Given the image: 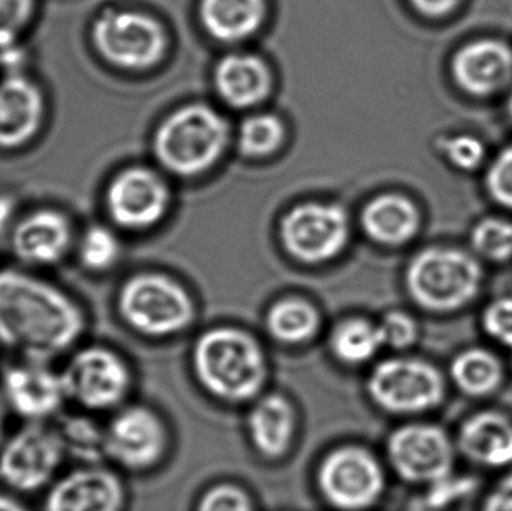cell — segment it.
Segmentation results:
<instances>
[{
	"label": "cell",
	"instance_id": "20",
	"mask_svg": "<svg viewBox=\"0 0 512 511\" xmlns=\"http://www.w3.org/2000/svg\"><path fill=\"white\" fill-rule=\"evenodd\" d=\"M456 449L472 464L499 468L512 464V420L499 411L472 414L460 426Z\"/></svg>",
	"mask_w": 512,
	"mask_h": 511
},
{
	"label": "cell",
	"instance_id": "21",
	"mask_svg": "<svg viewBox=\"0 0 512 511\" xmlns=\"http://www.w3.org/2000/svg\"><path fill=\"white\" fill-rule=\"evenodd\" d=\"M295 432L297 413L288 398L271 393L255 402L248 416V434L262 458H283L294 444Z\"/></svg>",
	"mask_w": 512,
	"mask_h": 511
},
{
	"label": "cell",
	"instance_id": "5",
	"mask_svg": "<svg viewBox=\"0 0 512 511\" xmlns=\"http://www.w3.org/2000/svg\"><path fill=\"white\" fill-rule=\"evenodd\" d=\"M60 374L68 404L86 413L119 410L131 392V368L122 354L105 345L75 348Z\"/></svg>",
	"mask_w": 512,
	"mask_h": 511
},
{
	"label": "cell",
	"instance_id": "23",
	"mask_svg": "<svg viewBox=\"0 0 512 511\" xmlns=\"http://www.w3.org/2000/svg\"><path fill=\"white\" fill-rule=\"evenodd\" d=\"M270 72L258 57L234 54L225 57L216 68L219 95L233 105L245 108L258 104L270 92Z\"/></svg>",
	"mask_w": 512,
	"mask_h": 511
},
{
	"label": "cell",
	"instance_id": "35",
	"mask_svg": "<svg viewBox=\"0 0 512 511\" xmlns=\"http://www.w3.org/2000/svg\"><path fill=\"white\" fill-rule=\"evenodd\" d=\"M197 511H256L254 500L242 486L221 483L204 492Z\"/></svg>",
	"mask_w": 512,
	"mask_h": 511
},
{
	"label": "cell",
	"instance_id": "18",
	"mask_svg": "<svg viewBox=\"0 0 512 511\" xmlns=\"http://www.w3.org/2000/svg\"><path fill=\"white\" fill-rule=\"evenodd\" d=\"M8 236L15 258L35 267L60 263L74 242L68 216L50 207L33 210L15 221Z\"/></svg>",
	"mask_w": 512,
	"mask_h": 511
},
{
	"label": "cell",
	"instance_id": "40",
	"mask_svg": "<svg viewBox=\"0 0 512 511\" xmlns=\"http://www.w3.org/2000/svg\"><path fill=\"white\" fill-rule=\"evenodd\" d=\"M15 204L12 198L0 197V236L6 231L14 215Z\"/></svg>",
	"mask_w": 512,
	"mask_h": 511
},
{
	"label": "cell",
	"instance_id": "26",
	"mask_svg": "<svg viewBox=\"0 0 512 511\" xmlns=\"http://www.w3.org/2000/svg\"><path fill=\"white\" fill-rule=\"evenodd\" d=\"M65 447L66 456L80 465L102 464L105 459V431L90 413L60 414L53 423Z\"/></svg>",
	"mask_w": 512,
	"mask_h": 511
},
{
	"label": "cell",
	"instance_id": "30",
	"mask_svg": "<svg viewBox=\"0 0 512 511\" xmlns=\"http://www.w3.org/2000/svg\"><path fill=\"white\" fill-rule=\"evenodd\" d=\"M80 263L90 272H104L119 260L120 243L104 225L87 228L77 246Z\"/></svg>",
	"mask_w": 512,
	"mask_h": 511
},
{
	"label": "cell",
	"instance_id": "27",
	"mask_svg": "<svg viewBox=\"0 0 512 511\" xmlns=\"http://www.w3.org/2000/svg\"><path fill=\"white\" fill-rule=\"evenodd\" d=\"M265 324L271 338L280 344L303 345L315 338L321 318L310 303L285 299L271 306Z\"/></svg>",
	"mask_w": 512,
	"mask_h": 511
},
{
	"label": "cell",
	"instance_id": "31",
	"mask_svg": "<svg viewBox=\"0 0 512 511\" xmlns=\"http://www.w3.org/2000/svg\"><path fill=\"white\" fill-rule=\"evenodd\" d=\"M439 152L460 173L472 174L487 165V146L474 134H453L439 140Z\"/></svg>",
	"mask_w": 512,
	"mask_h": 511
},
{
	"label": "cell",
	"instance_id": "34",
	"mask_svg": "<svg viewBox=\"0 0 512 511\" xmlns=\"http://www.w3.org/2000/svg\"><path fill=\"white\" fill-rule=\"evenodd\" d=\"M35 0H0V53L17 51L24 30L32 21Z\"/></svg>",
	"mask_w": 512,
	"mask_h": 511
},
{
	"label": "cell",
	"instance_id": "32",
	"mask_svg": "<svg viewBox=\"0 0 512 511\" xmlns=\"http://www.w3.org/2000/svg\"><path fill=\"white\" fill-rule=\"evenodd\" d=\"M283 140V125L277 117L261 114L243 122L239 144L249 156H265L274 152Z\"/></svg>",
	"mask_w": 512,
	"mask_h": 511
},
{
	"label": "cell",
	"instance_id": "3",
	"mask_svg": "<svg viewBox=\"0 0 512 511\" xmlns=\"http://www.w3.org/2000/svg\"><path fill=\"white\" fill-rule=\"evenodd\" d=\"M484 279L483 261L471 249L438 245L415 255L406 272V288L421 309L451 314L480 296Z\"/></svg>",
	"mask_w": 512,
	"mask_h": 511
},
{
	"label": "cell",
	"instance_id": "17",
	"mask_svg": "<svg viewBox=\"0 0 512 511\" xmlns=\"http://www.w3.org/2000/svg\"><path fill=\"white\" fill-rule=\"evenodd\" d=\"M108 213L120 227L140 230L156 224L168 204L165 183L146 168H129L114 177L107 189Z\"/></svg>",
	"mask_w": 512,
	"mask_h": 511
},
{
	"label": "cell",
	"instance_id": "19",
	"mask_svg": "<svg viewBox=\"0 0 512 511\" xmlns=\"http://www.w3.org/2000/svg\"><path fill=\"white\" fill-rule=\"evenodd\" d=\"M44 117V93L32 78L15 69L0 80V149L26 146L41 131Z\"/></svg>",
	"mask_w": 512,
	"mask_h": 511
},
{
	"label": "cell",
	"instance_id": "7",
	"mask_svg": "<svg viewBox=\"0 0 512 511\" xmlns=\"http://www.w3.org/2000/svg\"><path fill=\"white\" fill-rule=\"evenodd\" d=\"M445 392L442 372L415 357L382 360L367 378L370 399L394 416H418L435 410L444 401Z\"/></svg>",
	"mask_w": 512,
	"mask_h": 511
},
{
	"label": "cell",
	"instance_id": "39",
	"mask_svg": "<svg viewBox=\"0 0 512 511\" xmlns=\"http://www.w3.org/2000/svg\"><path fill=\"white\" fill-rule=\"evenodd\" d=\"M483 511H512V473L490 492Z\"/></svg>",
	"mask_w": 512,
	"mask_h": 511
},
{
	"label": "cell",
	"instance_id": "37",
	"mask_svg": "<svg viewBox=\"0 0 512 511\" xmlns=\"http://www.w3.org/2000/svg\"><path fill=\"white\" fill-rule=\"evenodd\" d=\"M484 332L505 347L512 348V296L492 300L481 317Z\"/></svg>",
	"mask_w": 512,
	"mask_h": 511
},
{
	"label": "cell",
	"instance_id": "28",
	"mask_svg": "<svg viewBox=\"0 0 512 511\" xmlns=\"http://www.w3.org/2000/svg\"><path fill=\"white\" fill-rule=\"evenodd\" d=\"M384 348L378 324L364 318H351L334 329L330 350L340 363L361 366L375 359Z\"/></svg>",
	"mask_w": 512,
	"mask_h": 511
},
{
	"label": "cell",
	"instance_id": "22",
	"mask_svg": "<svg viewBox=\"0 0 512 511\" xmlns=\"http://www.w3.org/2000/svg\"><path fill=\"white\" fill-rule=\"evenodd\" d=\"M421 215L414 201L403 195H382L367 204L363 227L376 242L400 246L411 242L420 230Z\"/></svg>",
	"mask_w": 512,
	"mask_h": 511
},
{
	"label": "cell",
	"instance_id": "41",
	"mask_svg": "<svg viewBox=\"0 0 512 511\" xmlns=\"http://www.w3.org/2000/svg\"><path fill=\"white\" fill-rule=\"evenodd\" d=\"M0 511H30L14 495L2 494L0 492Z\"/></svg>",
	"mask_w": 512,
	"mask_h": 511
},
{
	"label": "cell",
	"instance_id": "2",
	"mask_svg": "<svg viewBox=\"0 0 512 511\" xmlns=\"http://www.w3.org/2000/svg\"><path fill=\"white\" fill-rule=\"evenodd\" d=\"M192 365L201 386L227 404H245L261 395L268 362L254 336L233 327L207 330L195 342Z\"/></svg>",
	"mask_w": 512,
	"mask_h": 511
},
{
	"label": "cell",
	"instance_id": "15",
	"mask_svg": "<svg viewBox=\"0 0 512 511\" xmlns=\"http://www.w3.org/2000/svg\"><path fill=\"white\" fill-rule=\"evenodd\" d=\"M348 236L346 213L333 204H303L292 209L282 222L285 248L306 263H321L336 257Z\"/></svg>",
	"mask_w": 512,
	"mask_h": 511
},
{
	"label": "cell",
	"instance_id": "6",
	"mask_svg": "<svg viewBox=\"0 0 512 511\" xmlns=\"http://www.w3.org/2000/svg\"><path fill=\"white\" fill-rule=\"evenodd\" d=\"M65 458L53 422L24 423L0 447V483L15 494L47 491Z\"/></svg>",
	"mask_w": 512,
	"mask_h": 511
},
{
	"label": "cell",
	"instance_id": "14",
	"mask_svg": "<svg viewBox=\"0 0 512 511\" xmlns=\"http://www.w3.org/2000/svg\"><path fill=\"white\" fill-rule=\"evenodd\" d=\"M450 77L463 95L478 101L510 92L512 45L499 38L465 42L451 56Z\"/></svg>",
	"mask_w": 512,
	"mask_h": 511
},
{
	"label": "cell",
	"instance_id": "1",
	"mask_svg": "<svg viewBox=\"0 0 512 511\" xmlns=\"http://www.w3.org/2000/svg\"><path fill=\"white\" fill-rule=\"evenodd\" d=\"M87 317L74 297L32 273L0 270V347L53 363L83 339Z\"/></svg>",
	"mask_w": 512,
	"mask_h": 511
},
{
	"label": "cell",
	"instance_id": "36",
	"mask_svg": "<svg viewBox=\"0 0 512 511\" xmlns=\"http://www.w3.org/2000/svg\"><path fill=\"white\" fill-rule=\"evenodd\" d=\"M378 326L384 347H390L394 351H405L411 348L417 342L418 333H420L417 321L402 311L388 312Z\"/></svg>",
	"mask_w": 512,
	"mask_h": 511
},
{
	"label": "cell",
	"instance_id": "4",
	"mask_svg": "<svg viewBox=\"0 0 512 511\" xmlns=\"http://www.w3.org/2000/svg\"><path fill=\"white\" fill-rule=\"evenodd\" d=\"M227 122L206 105H189L165 120L155 137L161 164L182 176H194L212 167L224 153Z\"/></svg>",
	"mask_w": 512,
	"mask_h": 511
},
{
	"label": "cell",
	"instance_id": "8",
	"mask_svg": "<svg viewBox=\"0 0 512 511\" xmlns=\"http://www.w3.org/2000/svg\"><path fill=\"white\" fill-rule=\"evenodd\" d=\"M117 306L132 330L152 338L176 335L194 320L191 297L161 275L146 273L129 279L120 290Z\"/></svg>",
	"mask_w": 512,
	"mask_h": 511
},
{
	"label": "cell",
	"instance_id": "24",
	"mask_svg": "<svg viewBox=\"0 0 512 511\" xmlns=\"http://www.w3.org/2000/svg\"><path fill=\"white\" fill-rule=\"evenodd\" d=\"M201 20L210 35L221 41L248 38L261 26L264 0H201Z\"/></svg>",
	"mask_w": 512,
	"mask_h": 511
},
{
	"label": "cell",
	"instance_id": "38",
	"mask_svg": "<svg viewBox=\"0 0 512 511\" xmlns=\"http://www.w3.org/2000/svg\"><path fill=\"white\" fill-rule=\"evenodd\" d=\"M415 11L430 20H444L456 14L463 0H409Z\"/></svg>",
	"mask_w": 512,
	"mask_h": 511
},
{
	"label": "cell",
	"instance_id": "43",
	"mask_svg": "<svg viewBox=\"0 0 512 511\" xmlns=\"http://www.w3.org/2000/svg\"><path fill=\"white\" fill-rule=\"evenodd\" d=\"M505 108H507V114L512 120V87L510 92L507 93V102H505Z\"/></svg>",
	"mask_w": 512,
	"mask_h": 511
},
{
	"label": "cell",
	"instance_id": "11",
	"mask_svg": "<svg viewBox=\"0 0 512 511\" xmlns=\"http://www.w3.org/2000/svg\"><path fill=\"white\" fill-rule=\"evenodd\" d=\"M454 446L447 432L432 423L400 426L387 440V456L394 473L412 485L433 486L450 477Z\"/></svg>",
	"mask_w": 512,
	"mask_h": 511
},
{
	"label": "cell",
	"instance_id": "42",
	"mask_svg": "<svg viewBox=\"0 0 512 511\" xmlns=\"http://www.w3.org/2000/svg\"><path fill=\"white\" fill-rule=\"evenodd\" d=\"M9 411L6 408L5 402H3L2 396H0V447L5 443L6 437V422H8Z\"/></svg>",
	"mask_w": 512,
	"mask_h": 511
},
{
	"label": "cell",
	"instance_id": "12",
	"mask_svg": "<svg viewBox=\"0 0 512 511\" xmlns=\"http://www.w3.org/2000/svg\"><path fill=\"white\" fill-rule=\"evenodd\" d=\"M0 396L24 423H50L68 404L60 369L53 363L20 359L0 374Z\"/></svg>",
	"mask_w": 512,
	"mask_h": 511
},
{
	"label": "cell",
	"instance_id": "29",
	"mask_svg": "<svg viewBox=\"0 0 512 511\" xmlns=\"http://www.w3.org/2000/svg\"><path fill=\"white\" fill-rule=\"evenodd\" d=\"M471 251L490 264L512 261V219L489 215L478 219L469 233Z\"/></svg>",
	"mask_w": 512,
	"mask_h": 511
},
{
	"label": "cell",
	"instance_id": "9",
	"mask_svg": "<svg viewBox=\"0 0 512 511\" xmlns=\"http://www.w3.org/2000/svg\"><path fill=\"white\" fill-rule=\"evenodd\" d=\"M316 483L324 500L334 509H372L385 491V473L369 450L343 446L331 450L319 464Z\"/></svg>",
	"mask_w": 512,
	"mask_h": 511
},
{
	"label": "cell",
	"instance_id": "44",
	"mask_svg": "<svg viewBox=\"0 0 512 511\" xmlns=\"http://www.w3.org/2000/svg\"><path fill=\"white\" fill-rule=\"evenodd\" d=\"M0 60H2V63H5V57H3L2 54H0Z\"/></svg>",
	"mask_w": 512,
	"mask_h": 511
},
{
	"label": "cell",
	"instance_id": "13",
	"mask_svg": "<svg viewBox=\"0 0 512 511\" xmlns=\"http://www.w3.org/2000/svg\"><path fill=\"white\" fill-rule=\"evenodd\" d=\"M104 431L105 459L125 470H149L167 452V428L155 411L143 405L119 408Z\"/></svg>",
	"mask_w": 512,
	"mask_h": 511
},
{
	"label": "cell",
	"instance_id": "10",
	"mask_svg": "<svg viewBox=\"0 0 512 511\" xmlns=\"http://www.w3.org/2000/svg\"><path fill=\"white\" fill-rule=\"evenodd\" d=\"M93 47L99 56L123 69H146L161 60L165 33L149 15L129 9H107L93 21Z\"/></svg>",
	"mask_w": 512,
	"mask_h": 511
},
{
	"label": "cell",
	"instance_id": "25",
	"mask_svg": "<svg viewBox=\"0 0 512 511\" xmlns=\"http://www.w3.org/2000/svg\"><path fill=\"white\" fill-rule=\"evenodd\" d=\"M454 386L471 398H486L501 387L504 365L486 348H468L454 357L450 366Z\"/></svg>",
	"mask_w": 512,
	"mask_h": 511
},
{
	"label": "cell",
	"instance_id": "33",
	"mask_svg": "<svg viewBox=\"0 0 512 511\" xmlns=\"http://www.w3.org/2000/svg\"><path fill=\"white\" fill-rule=\"evenodd\" d=\"M483 185L492 203L512 212V143L487 162Z\"/></svg>",
	"mask_w": 512,
	"mask_h": 511
},
{
	"label": "cell",
	"instance_id": "16",
	"mask_svg": "<svg viewBox=\"0 0 512 511\" xmlns=\"http://www.w3.org/2000/svg\"><path fill=\"white\" fill-rule=\"evenodd\" d=\"M122 479L102 464L80 465L57 477L47 489L44 511H123Z\"/></svg>",
	"mask_w": 512,
	"mask_h": 511
}]
</instances>
